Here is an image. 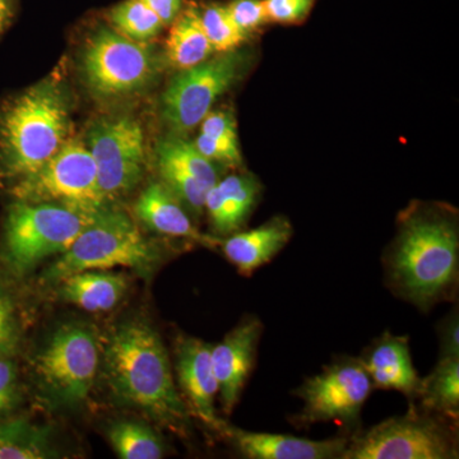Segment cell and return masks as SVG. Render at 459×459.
I'll use <instances>...</instances> for the list:
<instances>
[{"label":"cell","instance_id":"6da1fadb","mask_svg":"<svg viewBox=\"0 0 459 459\" xmlns=\"http://www.w3.org/2000/svg\"><path fill=\"white\" fill-rule=\"evenodd\" d=\"M102 353V373L117 403L143 411L177 433H186L188 407L175 385L168 350L150 323H120L108 334Z\"/></svg>","mask_w":459,"mask_h":459},{"label":"cell","instance_id":"7a4b0ae2","mask_svg":"<svg viewBox=\"0 0 459 459\" xmlns=\"http://www.w3.org/2000/svg\"><path fill=\"white\" fill-rule=\"evenodd\" d=\"M385 268L394 294L422 312L452 299L459 273L457 222L439 211H412L402 219Z\"/></svg>","mask_w":459,"mask_h":459},{"label":"cell","instance_id":"3957f363","mask_svg":"<svg viewBox=\"0 0 459 459\" xmlns=\"http://www.w3.org/2000/svg\"><path fill=\"white\" fill-rule=\"evenodd\" d=\"M69 133L68 102L56 83L36 84L12 99L0 108V180L13 186L38 171Z\"/></svg>","mask_w":459,"mask_h":459},{"label":"cell","instance_id":"277c9868","mask_svg":"<svg viewBox=\"0 0 459 459\" xmlns=\"http://www.w3.org/2000/svg\"><path fill=\"white\" fill-rule=\"evenodd\" d=\"M160 262L159 249L148 243L131 217L107 207L96 213L71 247L47 268L41 281L57 285L71 274L115 267L132 268L150 279Z\"/></svg>","mask_w":459,"mask_h":459},{"label":"cell","instance_id":"5b68a950","mask_svg":"<svg viewBox=\"0 0 459 459\" xmlns=\"http://www.w3.org/2000/svg\"><path fill=\"white\" fill-rule=\"evenodd\" d=\"M101 362L98 334L69 323L51 334L32 360L41 400L50 409H74L87 400Z\"/></svg>","mask_w":459,"mask_h":459},{"label":"cell","instance_id":"8992f818","mask_svg":"<svg viewBox=\"0 0 459 459\" xmlns=\"http://www.w3.org/2000/svg\"><path fill=\"white\" fill-rule=\"evenodd\" d=\"M95 216L65 205L16 201L5 219L3 261L12 273L25 276L44 259L65 253Z\"/></svg>","mask_w":459,"mask_h":459},{"label":"cell","instance_id":"52a82bcc","mask_svg":"<svg viewBox=\"0 0 459 459\" xmlns=\"http://www.w3.org/2000/svg\"><path fill=\"white\" fill-rule=\"evenodd\" d=\"M444 419L411 406L406 415L386 419L369 430L352 434L343 459L458 458L457 434Z\"/></svg>","mask_w":459,"mask_h":459},{"label":"cell","instance_id":"ba28073f","mask_svg":"<svg viewBox=\"0 0 459 459\" xmlns=\"http://www.w3.org/2000/svg\"><path fill=\"white\" fill-rule=\"evenodd\" d=\"M12 195L27 204H54L95 214L108 207L90 150L69 140L47 164L13 184Z\"/></svg>","mask_w":459,"mask_h":459},{"label":"cell","instance_id":"9c48e42d","mask_svg":"<svg viewBox=\"0 0 459 459\" xmlns=\"http://www.w3.org/2000/svg\"><path fill=\"white\" fill-rule=\"evenodd\" d=\"M153 51L113 30L101 29L91 38L82 56L87 87L102 99L119 98L147 86L156 74Z\"/></svg>","mask_w":459,"mask_h":459},{"label":"cell","instance_id":"30bf717a","mask_svg":"<svg viewBox=\"0 0 459 459\" xmlns=\"http://www.w3.org/2000/svg\"><path fill=\"white\" fill-rule=\"evenodd\" d=\"M374 386L360 359L343 358L328 365L322 373L307 377L294 392L303 409L295 418L299 428L318 422H340L353 428Z\"/></svg>","mask_w":459,"mask_h":459},{"label":"cell","instance_id":"8fae6325","mask_svg":"<svg viewBox=\"0 0 459 459\" xmlns=\"http://www.w3.org/2000/svg\"><path fill=\"white\" fill-rule=\"evenodd\" d=\"M246 56L232 50L181 69L162 95V117L177 133H186L201 124L220 96L243 74Z\"/></svg>","mask_w":459,"mask_h":459},{"label":"cell","instance_id":"7c38bea8","mask_svg":"<svg viewBox=\"0 0 459 459\" xmlns=\"http://www.w3.org/2000/svg\"><path fill=\"white\" fill-rule=\"evenodd\" d=\"M89 148L98 169L100 190L107 201L131 192L140 184L146 166L144 134L131 117H110L93 124Z\"/></svg>","mask_w":459,"mask_h":459},{"label":"cell","instance_id":"4fadbf2b","mask_svg":"<svg viewBox=\"0 0 459 459\" xmlns=\"http://www.w3.org/2000/svg\"><path fill=\"white\" fill-rule=\"evenodd\" d=\"M212 346L199 338L180 337L175 346V371L181 397L190 415L221 434L226 422L217 416L214 407L219 385L211 358Z\"/></svg>","mask_w":459,"mask_h":459},{"label":"cell","instance_id":"5bb4252c","mask_svg":"<svg viewBox=\"0 0 459 459\" xmlns=\"http://www.w3.org/2000/svg\"><path fill=\"white\" fill-rule=\"evenodd\" d=\"M263 325L256 316H247L212 346V367L223 412L230 415L237 406L255 362Z\"/></svg>","mask_w":459,"mask_h":459},{"label":"cell","instance_id":"9a60e30c","mask_svg":"<svg viewBox=\"0 0 459 459\" xmlns=\"http://www.w3.org/2000/svg\"><path fill=\"white\" fill-rule=\"evenodd\" d=\"M222 435L243 457L249 459H343L350 437L325 440L285 434L255 433L226 424Z\"/></svg>","mask_w":459,"mask_h":459},{"label":"cell","instance_id":"2e32d148","mask_svg":"<svg viewBox=\"0 0 459 459\" xmlns=\"http://www.w3.org/2000/svg\"><path fill=\"white\" fill-rule=\"evenodd\" d=\"M374 389L397 391L415 400L421 377L413 367L407 337L383 333L361 356Z\"/></svg>","mask_w":459,"mask_h":459},{"label":"cell","instance_id":"e0dca14e","mask_svg":"<svg viewBox=\"0 0 459 459\" xmlns=\"http://www.w3.org/2000/svg\"><path fill=\"white\" fill-rule=\"evenodd\" d=\"M134 211L148 229L159 234L188 238L207 247L221 243V238L202 234L195 229L186 207L162 183L150 184L138 198Z\"/></svg>","mask_w":459,"mask_h":459},{"label":"cell","instance_id":"ac0fdd59","mask_svg":"<svg viewBox=\"0 0 459 459\" xmlns=\"http://www.w3.org/2000/svg\"><path fill=\"white\" fill-rule=\"evenodd\" d=\"M292 237V226L285 217H274L259 228L237 231L221 240L223 255L238 268V273L250 276L271 262Z\"/></svg>","mask_w":459,"mask_h":459},{"label":"cell","instance_id":"d6986e66","mask_svg":"<svg viewBox=\"0 0 459 459\" xmlns=\"http://www.w3.org/2000/svg\"><path fill=\"white\" fill-rule=\"evenodd\" d=\"M259 195L261 184L252 175H230L217 181L204 204L214 231L225 237L238 231L255 210Z\"/></svg>","mask_w":459,"mask_h":459},{"label":"cell","instance_id":"ffe728a7","mask_svg":"<svg viewBox=\"0 0 459 459\" xmlns=\"http://www.w3.org/2000/svg\"><path fill=\"white\" fill-rule=\"evenodd\" d=\"M57 285V295L63 301L90 313L114 309L126 291V279L123 274L105 271L71 274Z\"/></svg>","mask_w":459,"mask_h":459},{"label":"cell","instance_id":"44dd1931","mask_svg":"<svg viewBox=\"0 0 459 459\" xmlns=\"http://www.w3.org/2000/svg\"><path fill=\"white\" fill-rule=\"evenodd\" d=\"M212 53V45L202 26L201 14L195 9H188L174 21L166 41V56L172 66L180 71L192 68L205 62Z\"/></svg>","mask_w":459,"mask_h":459},{"label":"cell","instance_id":"7402d4cb","mask_svg":"<svg viewBox=\"0 0 459 459\" xmlns=\"http://www.w3.org/2000/svg\"><path fill=\"white\" fill-rule=\"evenodd\" d=\"M421 409L457 421L459 412V359L439 358L434 370L420 383Z\"/></svg>","mask_w":459,"mask_h":459},{"label":"cell","instance_id":"603a6c76","mask_svg":"<svg viewBox=\"0 0 459 459\" xmlns=\"http://www.w3.org/2000/svg\"><path fill=\"white\" fill-rule=\"evenodd\" d=\"M54 455L49 429L23 419L0 421V459H42Z\"/></svg>","mask_w":459,"mask_h":459},{"label":"cell","instance_id":"cb8c5ba5","mask_svg":"<svg viewBox=\"0 0 459 459\" xmlns=\"http://www.w3.org/2000/svg\"><path fill=\"white\" fill-rule=\"evenodd\" d=\"M108 440L122 459H159L164 457L161 437L147 425L135 421H117L108 431Z\"/></svg>","mask_w":459,"mask_h":459},{"label":"cell","instance_id":"d4e9b609","mask_svg":"<svg viewBox=\"0 0 459 459\" xmlns=\"http://www.w3.org/2000/svg\"><path fill=\"white\" fill-rule=\"evenodd\" d=\"M157 159L164 160L188 172L207 190L219 181V172L213 162L202 155L195 144L181 138L172 137L160 142Z\"/></svg>","mask_w":459,"mask_h":459},{"label":"cell","instance_id":"484cf974","mask_svg":"<svg viewBox=\"0 0 459 459\" xmlns=\"http://www.w3.org/2000/svg\"><path fill=\"white\" fill-rule=\"evenodd\" d=\"M110 21L117 32L140 42L155 38L165 26L144 0H124L111 9Z\"/></svg>","mask_w":459,"mask_h":459},{"label":"cell","instance_id":"4316f807","mask_svg":"<svg viewBox=\"0 0 459 459\" xmlns=\"http://www.w3.org/2000/svg\"><path fill=\"white\" fill-rule=\"evenodd\" d=\"M201 22L213 51L217 53L237 50L247 39L246 33L241 32L235 25L228 7L223 5L212 4L205 8L201 14Z\"/></svg>","mask_w":459,"mask_h":459},{"label":"cell","instance_id":"83f0119b","mask_svg":"<svg viewBox=\"0 0 459 459\" xmlns=\"http://www.w3.org/2000/svg\"><path fill=\"white\" fill-rule=\"evenodd\" d=\"M157 166L166 188L179 199L184 207L188 208L193 213H202L208 190L188 172L181 170L170 162L157 159Z\"/></svg>","mask_w":459,"mask_h":459},{"label":"cell","instance_id":"f1b7e54d","mask_svg":"<svg viewBox=\"0 0 459 459\" xmlns=\"http://www.w3.org/2000/svg\"><path fill=\"white\" fill-rule=\"evenodd\" d=\"M21 341L17 310L11 296L0 289V359L13 358Z\"/></svg>","mask_w":459,"mask_h":459},{"label":"cell","instance_id":"f546056e","mask_svg":"<svg viewBox=\"0 0 459 459\" xmlns=\"http://www.w3.org/2000/svg\"><path fill=\"white\" fill-rule=\"evenodd\" d=\"M21 402V385L13 358L0 359V421L8 418Z\"/></svg>","mask_w":459,"mask_h":459},{"label":"cell","instance_id":"4dcf8cb0","mask_svg":"<svg viewBox=\"0 0 459 459\" xmlns=\"http://www.w3.org/2000/svg\"><path fill=\"white\" fill-rule=\"evenodd\" d=\"M228 11L241 32L250 33L268 22L263 0H234Z\"/></svg>","mask_w":459,"mask_h":459},{"label":"cell","instance_id":"1f68e13d","mask_svg":"<svg viewBox=\"0 0 459 459\" xmlns=\"http://www.w3.org/2000/svg\"><path fill=\"white\" fill-rule=\"evenodd\" d=\"M316 0H263L268 21L277 23L300 22L309 14Z\"/></svg>","mask_w":459,"mask_h":459},{"label":"cell","instance_id":"d6a6232c","mask_svg":"<svg viewBox=\"0 0 459 459\" xmlns=\"http://www.w3.org/2000/svg\"><path fill=\"white\" fill-rule=\"evenodd\" d=\"M199 152L212 162H221L226 165L241 164V153L238 142L216 140L208 135L199 134L195 142Z\"/></svg>","mask_w":459,"mask_h":459},{"label":"cell","instance_id":"836d02e7","mask_svg":"<svg viewBox=\"0 0 459 459\" xmlns=\"http://www.w3.org/2000/svg\"><path fill=\"white\" fill-rule=\"evenodd\" d=\"M201 133L216 140L238 142L237 122L230 111H210L201 122Z\"/></svg>","mask_w":459,"mask_h":459},{"label":"cell","instance_id":"e575fe53","mask_svg":"<svg viewBox=\"0 0 459 459\" xmlns=\"http://www.w3.org/2000/svg\"><path fill=\"white\" fill-rule=\"evenodd\" d=\"M440 358L459 359V318L458 310L452 313L442 322L439 329Z\"/></svg>","mask_w":459,"mask_h":459},{"label":"cell","instance_id":"d590c367","mask_svg":"<svg viewBox=\"0 0 459 459\" xmlns=\"http://www.w3.org/2000/svg\"><path fill=\"white\" fill-rule=\"evenodd\" d=\"M144 2L156 12L157 16L161 18L165 26L170 25L177 20L183 4V0H144Z\"/></svg>","mask_w":459,"mask_h":459},{"label":"cell","instance_id":"8d00e7d4","mask_svg":"<svg viewBox=\"0 0 459 459\" xmlns=\"http://www.w3.org/2000/svg\"><path fill=\"white\" fill-rule=\"evenodd\" d=\"M8 17V7L7 4H0V31H2L3 27H4L5 22H7Z\"/></svg>","mask_w":459,"mask_h":459},{"label":"cell","instance_id":"74e56055","mask_svg":"<svg viewBox=\"0 0 459 459\" xmlns=\"http://www.w3.org/2000/svg\"><path fill=\"white\" fill-rule=\"evenodd\" d=\"M0 4H7V0H0Z\"/></svg>","mask_w":459,"mask_h":459}]
</instances>
